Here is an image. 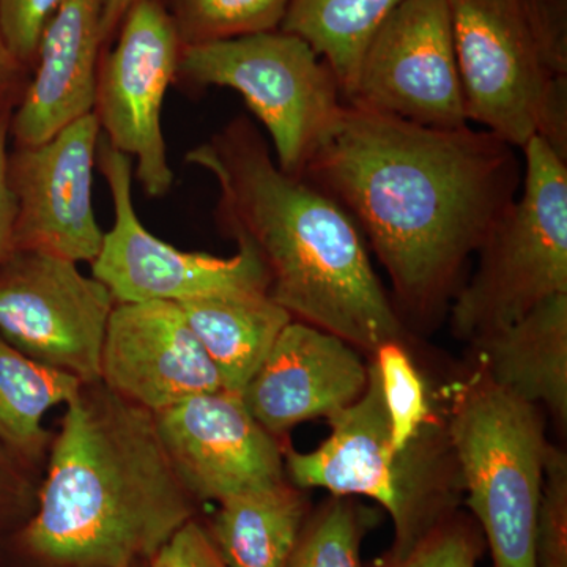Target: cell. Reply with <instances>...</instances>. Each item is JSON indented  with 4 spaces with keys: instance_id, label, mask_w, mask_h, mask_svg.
Wrapping results in <instances>:
<instances>
[{
    "instance_id": "obj_4",
    "label": "cell",
    "mask_w": 567,
    "mask_h": 567,
    "mask_svg": "<svg viewBox=\"0 0 567 567\" xmlns=\"http://www.w3.org/2000/svg\"><path fill=\"white\" fill-rule=\"evenodd\" d=\"M446 434L494 567H536L548 447L539 409L480 369L454 386Z\"/></svg>"
},
{
    "instance_id": "obj_30",
    "label": "cell",
    "mask_w": 567,
    "mask_h": 567,
    "mask_svg": "<svg viewBox=\"0 0 567 567\" xmlns=\"http://www.w3.org/2000/svg\"><path fill=\"white\" fill-rule=\"evenodd\" d=\"M548 70L567 80V0H522Z\"/></svg>"
},
{
    "instance_id": "obj_19",
    "label": "cell",
    "mask_w": 567,
    "mask_h": 567,
    "mask_svg": "<svg viewBox=\"0 0 567 567\" xmlns=\"http://www.w3.org/2000/svg\"><path fill=\"white\" fill-rule=\"evenodd\" d=\"M178 305L221 377L224 390L235 394L244 393L278 336L293 320L260 290L205 295Z\"/></svg>"
},
{
    "instance_id": "obj_21",
    "label": "cell",
    "mask_w": 567,
    "mask_h": 567,
    "mask_svg": "<svg viewBox=\"0 0 567 567\" xmlns=\"http://www.w3.org/2000/svg\"><path fill=\"white\" fill-rule=\"evenodd\" d=\"M82 385L76 377L25 357L0 338V445L41 472L54 439L44 416L69 404Z\"/></svg>"
},
{
    "instance_id": "obj_17",
    "label": "cell",
    "mask_w": 567,
    "mask_h": 567,
    "mask_svg": "<svg viewBox=\"0 0 567 567\" xmlns=\"http://www.w3.org/2000/svg\"><path fill=\"white\" fill-rule=\"evenodd\" d=\"M106 0H62L52 14L10 133L18 145L50 140L93 112L96 74L104 52Z\"/></svg>"
},
{
    "instance_id": "obj_23",
    "label": "cell",
    "mask_w": 567,
    "mask_h": 567,
    "mask_svg": "<svg viewBox=\"0 0 567 567\" xmlns=\"http://www.w3.org/2000/svg\"><path fill=\"white\" fill-rule=\"evenodd\" d=\"M182 47L278 31L290 0H163Z\"/></svg>"
},
{
    "instance_id": "obj_18",
    "label": "cell",
    "mask_w": 567,
    "mask_h": 567,
    "mask_svg": "<svg viewBox=\"0 0 567 567\" xmlns=\"http://www.w3.org/2000/svg\"><path fill=\"white\" fill-rule=\"evenodd\" d=\"M481 371L528 404L567 420V293L554 295L502 330L473 341Z\"/></svg>"
},
{
    "instance_id": "obj_13",
    "label": "cell",
    "mask_w": 567,
    "mask_h": 567,
    "mask_svg": "<svg viewBox=\"0 0 567 567\" xmlns=\"http://www.w3.org/2000/svg\"><path fill=\"white\" fill-rule=\"evenodd\" d=\"M102 128L91 112L35 145L9 156L17 200L13 249H29L92 264L104 230L93 207V169Z\"/></svg>"
},
{
    "instance_id": "obj_5",
    "label": "cell",
    "mask_w": 567,
    "mask_h": 567,
    "mask_svg": "<svg viewBox=\"0 0 567 567\" xmlns=\"http://www.w3.org/2000/svg\"><path fill=\"white\" fill-rule=\"evenodd\" d=\"M330 424L331 435L317 450H284L286 477L295 487L374 499L393 520L394 557L450 516L454 491L447 466L456 461L443 464L446 456L431 436V424L406 450H395L374 363L363 395Z\"/></svg>"
},
{
    "instance_id": "obj_8",
    "label": "cell",
    "mask_w": 567,
    "mask_h": 567,
    "mask_svg": "<svg viewBox=\"0 0 567 567\" xmlns=\"http://www.w3.org/2000/svg\"><path fill=\"white\" fill-rule=\"evenodd\" d=\"M178 81L240 93L267 130L276 164L290 175L301 173L344 104L330 65L281 29L183 48Z\"/></svg>"
},
{
    "instance_id": "obj_29",
    "label": "cell",
    "mask_w": 567,
    "mask_h": 567,
    "mask_svg": "<svg viewBox=\"0 0 567 567\" xmlns=\"http://www.w3.org/2000/svg\"><path fill=\"white\" fill-rule=\"evenodd\" d=\"M41 472L0 445V544L31 518L37 506Z\"/></svg>"
},
{
    "instance_id": "obj_3",
    "label": "cell",
    "mask_w": 567,
    "mask_h": 567,
    "mask_svg": "<svg viewBox=\"0 0 567 567\" xmlns=\"http://www.w3.org/2000/svg\"><path fill=\"white\" fill-rule=\"evenodd\" d=\"M43 470L35 511L6 540L40 566L136 567L194 518L155 415L102 382L66 404Z\"/></svg>"
},
{
    "instance_id": "obj_27",
    "label": "cell",
    "mask_w": 567,
    "mask_h": 567,
    "mask_svg": "<svg viewBox=\"0 0 567 567\" xmlns=\"http://www.w3.org/2000/svg\"><path fill=\"white\" fill-rule=\"evenodd\" d=\"M483 540L465 522L446 516L404 555L388 554L377 567H476Z\"/></svg>"
},
{
    "instance_id": "obj_12",
    "label": "cell",
    "mask_w": 567,
    "mask_h": 567,
    "mask_svg": "<svg viewBox=\"0 0 567 567\" xmlns=\"http://www.w3.org/2000/svg\"><path fill=\"white\" fill-rule=\"evenodd\" d=\"M344 103L427 128L468 125L446 0H405L386 18Z\"/></svg>"
},
{
    "instance_id": "obj_32",
    "label": "cell",
    "mask_w": 567,
    "mask_h": 567,
    "mask_svg": "<svg viewBox=\"0 0 567 567\" xmlns=\"http://www.w3.org/2000/svg\"><path fill=\"white\" fill-rule=\"evenodd\" d=\"M11 114L0 115V260L13 249L17 200L9 178V136Z\"/></svg>"
},
{
    "instance_id": "obj_14",
    "label": "cell",
    "mask_w": 567,
    "mask_h": 567,
    "mask_svg": "<svg viewBox=\"0 0 567 567\" xmlns=\"http://www.w3.org/2000/svg\"><path fill=\"white\" fill-rule=\"evenodd\" d=\"M167 456L196 502H218L286 480L279 439L257 423L240 394L193 395L155 415Z\"/></svg>"
},
{
    "instance_id": "obj_10",
    "label": "cell",
    "mask_w": 567,
    "mask_h": 567,
    "mask_svg": "<svg viewBox=\"0 0 567 567\" xmlns=\"http://www.w3.org/2000/svg\"><path fill=\"white\" fill-rule=\"evenodd\" d=\"M182 50L163 0H136L96 74L93 114L103 137L136 162L134 177L151 197L164 196L174 185L162 112Z\"/></svg>"
},
{
    "instance_id": "obj_15",
    "label": "cell",
    "mask_w": 567,
    "mask_h": 567,
    "mask_svg": "<svg viewBox=\"0 0 567 567\" xmlns=\"http://www.w3.org/2000/svg\"><path fill=\"white\" fill-rule=\"evenodd\" d=\"M100 382L153 415L193 395L224 390L174 301L115 303L104 334Z\"/></svg>"
},
{
    "instance_id": "obj_16",
    "label": "cell",
    "mask_w": 567,
    "mask_h": 567,
    "mask_svg": "<svg viewBox=\"0 0 567 567\" xmlns=\"http://www.w3.org/2000/svg\"><path fill=\"white\" fill-rule=\"evenodd\" d=\"M368 379L369 365L353 346L293 319L240 395L257 423L281 440L297 424L330 420L352 405Z\"/></svg>"
},
{
    "instance_id": "obj_26",
    "label": "cell",
    "mask_w": 567,
    "mask_h": 567,
    "mask_svg": "<svg viewBox=\"0 0 567 567\" xmlns=\"http://www.w3.org/2000/svg\"><path fill=\"white\" fill-rule=\"evenodd\" d=\"M536 567H567V457L551 445L544 465Z\"/></svg>"
},
{
    "instance_id": "obj_1",
    "label": "cell",
    "mask_w": 567,
    "mask_h": 567,
    "mask_svg": "<svg viewBox=\"0 0 567 567\" xmlns=\"http://www.w3.org/2000/svg\"><path fill=\"white\" fill-rule=\"evenodd\" d=\"M516 147L487 130H436L342 104L297 177L368 237L399 303L423 317L456 295L522 185Z\"/></svg>"
},
{
    "instance_id": "obj_33",
    "label": "cell",
    "mask_w": 567,
    "mask_h": 567,
    "mask_svg": "<svg viewBox=\"0 0 567 567\" xmlns=\"http://www.w3.org/2000/svg\"><path fill=\"white\" fill-rule=\"evenodd\" d=\"M136 0H106V10H104L103 35L104 47L114 40L118 25L125 17L126 11Z\"/></svg>"
},
{
    "instance_id": "obj_11",
    "label": "cell",
    "mask_w": 567,
    "mask_h": 567,
    "mask_svg": "<svg viewBox=\"0 0 567 567\" xmlns=\"http://www.w3.org/2000/svg\"><path fill=\"white\" fill-rule=\"evenodd\" d=\"M96 166L110 186L114 223L104 233L92 276L110 289L115 303L181 301L205 295L267 292V278L256 254L244 245L233 257L183 251L148 233L133 203V162L100 140Z\"/></svg>"
},
{
    "instance_id": "obj_25",
    "label": "cell",
    "mask_w": 567,
    "mask_h": 567,
    "mask_svg": "<svg viewBox=\"0 0 567 567\" xmlns=\"http://www.w3.org/2000/svg\"><path fill=\"white\" fill-rule=\"evenodd\" d=\"M363 522L347 496H334L305 522L286 567H363Z\"/></svg>"
},
{
    "instance_id": "obj_9",
    "label": "cell",
    "mask_w": 567,
    "mask_h": 567,
    "mask_svg": "<svg viewBox=\"0 0 567 567\" xmlns=\"http://www.w3.org/2000/svg\"><path fill=\"white\" fill-rule=\"evenodd\" d=\"M78 265L11 249L0 260V338L41 364L95 383L115 300Z\"/></svg>"
},
{
    "instance_id": "obj_28",
    "label": "cell",
    "mask_w": 567,
    "mask_h": 567,
    "mask_svg": "<svg viewBox=\"0 0 567 567\" xmlns=\"http://www.w3.org/2000/svg\"><path fill=\"white\" fill-rule=\"evenodd\" d=\"M62 0H0V39L11 58L33 70L41 35Z\"/></svg>"
},
{
    "instance_id": "obj_31",
    "label": "cell",
    "mask_w": 567,
    "mask_h": 567,
    "mask_svg": "<svg viewBox=\"0 0 567 567\" xmlns=\"http://www.w3.org/2000/svg\"><path fill=\"white\" fill-rule=\"evenodd\" d=\"M152 567H229L210 535L196 520L185 525L156 554Z\"/></svg>"
},
{
    "instance_id": "obj_7",
    "label": "cell",
    "mask_w": 567,
    "mask_h": 567,
    "mask_svg": "<svg viewBox=\"0 0 567 567\" xmlns=\"http://www.w3.org/2000/svg\"><path fill=\"white\" fill-rule=\"evenodd\" d=\"M468 122L567 162V80L548 70L522 0H446Z\"/></svg>"
},
{
    "instance_id": "obj_34",
    "label": "cell",
    "mask_w": 567,
    "mask_h": 567,
    "mask_svg": "<svg viewBox=\"0 0 567 567\" xmlns=\"http://www.w3.org/2000/svg\"><path fill=\"white\" fill-rule=\"evenodd\" d=\"M20 71H25L28 73V69L14 61L11 58L9 51H7L6 44H3L2 39H0V81L9 80V78L17 76Z\"/></svg>"
},
{
    "instance_id": "obj_24",
    "label": "cell",
    "mask_w": 567,
    "mask_h": 567,
    "mask_svg": "<svg viewBox=\"0 0 567 567\" xmlns=\"http://www.w3.org/2000/svg\"><path fill=\"white\" fill-rule=\"evenodd\" d=\"M377 377L382 390L391 443L404 451L431 424L432 410L423 377L402 342H388L374 352Z\"/></svg>"
},
{
    "instance_id": "obj_2",
    "label": "cell",
    "mask_w": 567,
    "mask_h": 567,
    "mask_svg": "<svg viewBox=\"0 0 567 567\" xmlns=\"http://www.w3.org/2000/svg\"><path fill=\"white\" fill-rule=\"evenodd\" d=\"M218 186L219 227L256 254L267 293L295 320L374 353L404 324L357 223L305 178L284 173L259 128L238 115L186 153Z\"/></svg>"
},
{
    "instance_id": "obj_20",
    "label": "cell",
    "mask_w": 567,
    "mask_h": 567,
    "mask_svg": "<svg viewBox=\"0 0 567 567\" xmlns=\"http://www.w3.org/2000/svg\"><path fill=\"white\" fill-rule=\"evenodd\" d=\"M289 480L219 503L213 543L229 567H286L306 522V499Z\"/></svg>"
},
{
    "instance_id": "obj_22",
    "label": "cell",
    "mask_w": 567,
    "mask_h": 567,
    "mask_svg": "<svg viewBox=\"0 0 567 567\" xmlns=\"http://www.w3.org/2000/svg\"><path fill=\"white\" fill-rule=\"evenodd\" d=\"M405 0H290L281 31L305 40L333 70L346 99L365 47Z\"/></svg>"
},
{
    "instance_id": "obj_6",
    "label": "cell",
    "mask_w": 567,
    "mask_h": 567,
    "mask_svg": "<svg viewBox=\"0 0 567 567\" xmlns=\"http://www.w3.org/2000/svg\"><path fill=\"white\" fill-rule=\"evenodd\" d=\"M522 151L524 193L488 230L480 267L454 295L453 327L470 341L567 293V162L539 137Z\"/></svg>"
}]
</instances>
